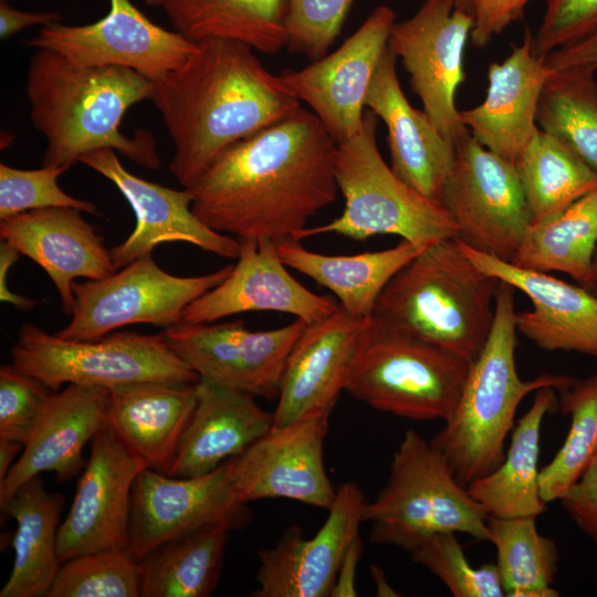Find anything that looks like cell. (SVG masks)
<instances>
[{
    "label": "cell",
    "mask_w": 597,
    "mask_h": 597,
    "mask_svg": "<svg viewBox=\"0 0 597 597\" xmlns=\"http://www.w3.org/2000/svg\"><path fill=\"white\" fill-rule=\"evenodd\" d=\"M354 0H287L285 46L311 61L327 54Z\"/></svg>",
    "instance_id": "7bdbcfd3"
},
{
    "label": "cell",
    "mask_w": 597,
    "mask_h": 597,
    "mask_svg": "<svg viewBox=\"0 0 597 597\" xmlns=\"http://www.w3.org/2000/svg\"><path fill=\"white\" fill-rule=\"evenodd\" d=\"M473 22L454 0H425L412 17L394 23L388 40L425 113L454 147L470 134L454 97L464 80L463 52Z\"/></svg>",
    "instance_id": "4fadbf2b"
},
{
    "label": "cell",
    "mask_w": 597,
    "mask_h": 597,
    "mask_svg": "<svg viewBox=\"0 0 597 597\" xmlns=\"http://www.w3.org/2000/svg\"><path fill=\"white\" fill-rule=\"evenodd\" d=\"M54 391L12 364L0 367V439L24 446Z\"/></svg>",
    "instance_id": "ee69618b"
},
{
    "label": "cell",
    "mask_w": 597,
    "mask_h": 597,
    "mask_svg": "<svg viewBox=\"0 0 597 597\" xmlns=\"http://www.w3.org/2000/svg\"><path fill=\"white\" fill-rule=\"evenodd\" d=\"M197 400L196 384L138 381L109 388L106 421L147 468L169 474Z\"/></svg>",
    "instance_id": "f1b7e54d"
},
{
    "label": "cell",
    "mask_w": 597,
    "mask_h": 597,
    "mask_svg": "<svg viewBox=\"0 0 597 597\" xmlns=\"http://www.w3.org/2000/svg\"><path fill=\"white\" fill-rule=\"evenodd\" d=\"M46 597H140L138 563L126 549L75 556L61 564Z\"/></svg>",
    "instance_id": "ab89813d"
},
{
    "label": "cell",
    "mask_w": 597,
    "mask_h": 597,
    "mask_svg": "<svg viewBox=\"0 0 597 597\" xmlns=\"http://www.w3.org/2000/svg\"><path fill=\"white\" fill-rule=\"evenodd\" d=\"M216 524L171 541L138 562L142 597H207L218 585L229 534Z\"/></svg>",
    "instance_id": "836d02e7"
},
{
    "label": "cell",
    "mask_w": 597,
    "mask_h": 597,
    "mask_svg": "<svg viewBox=\"0 0 597 597\" xmlns=\"http://www.w3.org/2000/svg\"><path fill=\"white\" fill-rule=\"evenodd\" d=\"M455 534L430 536L410 552L411 559L438 577L454 597L506 596L496 564L472 566Z\"/></svg>",
    "instance_id": "60d3db41"
},
{
    "label": "cell",
    "mask_w": 597,
    "mask_h": 597,
    "mask_svg": "<svg viewBox=\"0 0 597 597\" xmlns=\"http://www.w3.org/2000/svg\"><path fill=\"white\" fill-rule=\"evenodd\" d=\"M441 202L458 227L457 239L506 262L533 223L515 164L471 134L455 145Z\"/></svg>",
    "instance_id": "8fae6325"
},
{
    "label": "cell",
    "mask_w": 597,
    "mask_h": 597,
    "mask_svg": "<svg viewBox=\"0 0 597 597\" xmlns=\"http://www.w3.org/2000/svg\"><path fill=\"white\" fill-rule=\"evenodd\" d=\"M82 212L52 207L0 220L1 240L43 269L67 316L73 313L75 279L100 280L116 271L104 238Z\"/></svg>",
    "instance_id": "cb8c5ba5"
},
{
    "label": "cell",
    "mask_w": 597,
    "mask_h": 597,
    "mask_svg": "<svg viewBox=\"0 0 597 597\" xmlns=\"http://www.w3.org/2000/svg\"><path fill=\"white\" fill-rule=\"evenodd\" d=\"M240 252L230 275L190 303L182 322L213 323L244 313L272 311L312 324L339 307L329 296L318 295L302 285L287 271L271 239H240Z\"/></svg>",
    "instance_id": "44dd1931"
},
{
    "label": "cell",
    "mask_w": 597,
    "mask_h": 597,
    "mask_svg": "<svg viewBox=\"0 0 597 597\" xmlns=\"http://www.w3.org/2000/svg\"><path fill=\"white\" fill-rule=\"evenodd\" d=\"M371 576L378 596H396V591L387 583L384 572L376 565L371 566Z\"/></svg>",
    "instance_id": "db71d44e"
},
{
    "label": "cell",
    "mask_w": 597,
    "mask_h": 597,
    "mask_svg": "<svg viewBox=\"0 0 597 597\" xmlns=\"http://www.w3.org/2000/svg\"><path fill=\"white\" fill-rule=\"evenodd\" d=\"M548 73L526 30L522 44L502 63L490 64L486 96L475 107L459 111L461 122L478 143L515 164L540 129L537 106Z\"/></svg>",
    "instance_id": "484cf974"
},
{
    "label": "cell",
    "mask_w": 597,
    "mask_h": 597,
    "mask_svg": "<svg viewBox=\"0 0 597 597\" xmlns=\"http://www.w3.org/2000/svg\"><path fill=\"white\" fill-rule=\"evenodd\" d=\"M78 163L113 182L135 213L133 232L109 249L116 271L166 242H187L218 256L238 258L240 241L203 223L192 211L187 188L171 189L134 175L108 148L90 151Z\"/></svg>",
    "instance_id": "d6986e66"
},
{
    "label": "cell",
    "mask_w": 597,
    "mask_h": 597,
    "mask_svg": "<svg viewBox=\"0 0 597 597\" xmlns=\"http://www.w3.org/2000/svg\"><path fill=\"white\" fill-rule=\"evenodd\" d=\"M328 417L272 428L242 454L230 459L243 503L283 498L328 510L336 496L324 463Z\"/></svg>",
    "instance_id": "ffe728a7"
},
{
    "label": "cell",
    "mask_w": 597,
    "mask_h": 597,
    "mask_svg": "<svg viewBox=\"0 0 597 597\" xmlns=\"http://www.w3.org/2000/svg\"><path fill=\"white\" fill-rule=\"evenodd\" d=\"M582 286L597 296V245L593 255L589 275Z\"/></svg>",
    "instance_id": "11a10c76"
},
{
    "label": "cell",
    "mask_w": 597,
    "mask_h": 597,
    "mask_svg": "<svg viewBox=\"0 0 597 597\" xmlns=\"http://www.w3.org/2000/svg\"><path fill=\"white\" fill-rule=\"evenodd\" d=\"M515 167L533 223L559 213L597 187V172L561 139L542 129Z\"/></svg>",
    "instance_id": "d590c367"
},
{
    "label": "cell",
    "mask_w": 597,
    "mask_h": 597,
    "mask_svg": "<svg viewBox=\"0 0 597 597\" xmlns=\"http://www.w3.org/2000/svg\"><path fill=\"white\" fill-rule=\"evenodd\" d=\"M597 245V187L559 213L531 224L510 263L541 272H563L582 285Z\"/></svg>",
    "instance_id": "e575fe53"
},
{
    "label": "cell",
    "mask_w": 597,
    "mask_h": 597,
    "mask_svg": "<svg viewBox=\"0 0 597 597\" xmlns=\"http://www.w3.org/2000/svg\"><path fill=\"white\" fill-rule=\"evenodd\" d=\"M64 166H41L19 169L0 164V220L25 211L52 207H70L91 214L98 213L95 203L66 193L59 177Z\"/></svg>",
    "instance_id": "b9f144b4"
},
{
    "label": "cell",
    "mask_w": 597,
    "mask_h": 597,
    "mask_svg": "<svg viewBox=\"0 0 597 597\" xmlns=\"http://www.w3.org/2000/svg\"><path fill=\"white\" fill-rule=\"evenodd\" d=\"M500 282L468 258L457 238L440 240L394 275L371 316L472 364L492 329Z\"/></svg>",
    "instance_id": "277c9868"
},
{
    "label": "cell",
    "mask_w": 597,
    "mask_h": 597,
    "mask_svg": "<svg viewBox=\"0 0 597 597\" xmlns=\"http://www.w3.org/2000/svg\"><path fill=\"white\" fill-rule=\"evenodd\" d=\"M558 501L574 524L597 545V455Z\"/></svg>",
    "instance_id": "bcb514c9"
},
{
    "label": "cell",
    "mask_w": 597,
    "mask_h": 597,
    "mask_svg": "<svg viewBox=\"0 0 597 597\" xmlns=\"http://www.w3.org/2000/svg\"><path fill=\"white\" fill-rule=\"evenodd\" d=\"M515 289L501 281L494 322L479 356L470 364L457 405L430 443L447 459L457 480L468 485L498 469L521 401L544 387L556 390L573 377L542 374L523 380L515 364Z\"/></svg>",
    "instance_id": "5b68a950"
},
{
    "label": "cell",
    "mask_w": 597,
    "mask_h": 597,
    "mask_svg": "<svg viewBox=\"0 0 597 597\" xmlns=\"http://www.w3.org/2000/svg\"><path fill=\"white\" fill-rule=\"evenodd\" d=\"M368 320L339 306L328 317L306 325L285 364L273 426L329 417L345 390Z\"/></svg>",
    "instance_id": "7402d4cb"
},
{
    "label": "cell",
    "mask_w": 597,
    "mask_h": 597,
    "mask_svg": "<svg viewBox=\"0 0 597 597\" xmlns=\"http://www.w3.org/2000/svg\"><path fill=\"white\" fill-rule=\"evenodd\" d=\"M557 391L558 409L570 423L564 443L540 470L541 494L547 504L559 500L597 455V374L573 377Z\"/></svg>",
    "instance_id": "f35d334b"
},
{
    "label": "cell",
    "mask_w": 597,
    "mask_h": 597,
    "mask_svg": "<svg viewBox=\"0 0 597 597\" xmlns=\"http://www.w3.org/2000/svg\"><path fill=\"white\" fill-rule=\"evenodd\" d=\"M63 17L55 11H23L0 0V39L2 41L29 27H45L61 22Z\"/></svg>",
    "instance_id": "681fc988"
},
{
    "label": "cell",
    "mask_w": 597,
    "mask_h": 597,
    "mask_svg": "<svg viewBox=\"0 0 597 597\" xmlns=\"http://www.w3.org/2000/svg\"><path fill=\"white\" fill-rule=\"evenodd\" d=\"M108 1L103 18L82 25L52 23L25 43L75 65L126 67L150 80L178 69L197 50L198 43L156 24L132 0Z\"/></svg>",
    "instance_id": "9a60e30c"
},
{
    "label": "cell",
    "mask_w": 597,
    "mask_h": 597,
    "mask_svg": "<svg viewBox=\"0 0 597 597\" xmlns=\"http://www.w3.org/2000/svg\"><path fill=\"white\" fill-rule=\"evenodd\" d=\"M395 22L394 10L379 6L336 51L277 75L281 85L307 104L337 144L362 128L366 95Z\"/></svg>",
    "instance_id": "2e32d148"
},
{
    "label": "cell",
    "mask_w": 597,
    "mask_h": 597,
    "mask_svg": "<svg viewBox=\"0 0 597 597\" xmlns=\"http://www.w3.org/2000/svg\"><path fill=\"white\" fill-rule=\"evenodd\" d=\"M338 144L303 107L224 149L187 189L195 214L239 239L294 238L336 201Z\"/></svg>",
    "instance_id": "6da1fadb"
},
{
    "label": "cell",
    "mask_w": 597,
    "mask_h": 597,
    "mask_svg": "<svg viewBox=\"0 0 597 597\" xmlns=\"http://www.w3.org/2000/svg\"><path fill=\"white\" fill-rule=\"evenodd\" d=\"M251 517L235 492L230 460L191 478L145 468L133 486L126 551L138 563L171 541L216 524L241 530Z\"/></svg>",
    "instance_id": "7c38bea8"
},
{
    "label": "cell",
    "mask_w": 597,
    "mask_h": 597,
    "mask_svg": "<svg viewBox=\"0 0 597 597\" xmlns=\"http://www.w3.org/2000/svg\"><path fill=\"white\" fill-rule=\"evenodd\" d=\"M109 388L67 385L54 391L21 457L0 483V506L28 480L53 472L57 481L78 474L86 462L82 451L86 442L107 425Z\"/></svg>",
    "instance_id": "4316f807"
},
{
    "label": "cell",
    "mask_w": 597,
    "mask_h": 597,
    "mask_svg": "<svg viewBox=\"0 0 597 597\" xmlns=\"http://www.w3.org/2000/svg\"><path fill=\"white\" fill-rule=\"evenodd\" d=\"M366 501L360 486L346 482L336 490L328 515L311 538L298 525L286 528L270 548L258 552V588L253 597L331 596L338 568L359 536Z\"/></svg>",
    "instance_id": "ac0fdd59"
},
{
    "label": "cell",
    "mask_w": 597,
    "mask_h": 597,
    "mask_svg": "<svg viewBox=\"0 0 597 597\" xmlns=\"http://www.w3.org/2000/svg\"><path fill=\"white\" fill-rule=\"evenodd\" d=\"M454 7L457 10L473 15V0H454Z\"/></svg>",
    "instance_id": "9f6ffc18"
},
{
    "label": "cell",
    "mask_w": 597,
    "mask_h": 597,
    "mask_svg": "<svg viewBox=\"0 0 597 597\" xmlns=\"http://www.w3.org/2000/svg\"><path fill=\"white\" fill-rule=\"evenodd\" d=\"M597 32V0H547L542 23L533 35L537 56L573 44Z\"/></svg>",
    "instance_id": "f6af8a7d"
},
{
    "label": "cell",
    "mask_w": 597,
    "mask_h": 597,
    "mask_svg": "<svg viewBox=\"0 0 597 597\" xmlns=\"http://www.w3.org/2000/svg\"><path fill=\"white\" fill-rule=\"evenodd\" d=\"M145 468L108 425L93 437L71 509L59 526L61 564L86 553L127 549L133 486Z\"/></svg>",
    "instance_id": "e0dca14e"
},
{
    "label": "cell",
    "mask_w": 597,
    "mask_h": 597,
    "mask_svg": "<svg viewBox=\"0 0 597 597\" xmlns=\"http://www.w3.org/2000/svg\"><path fill=\"white\" fill-rule=\"evenodd\" d=\"M23 446L8 440L0 439V483L7 478L11 467L13 465V459Z\"/></svg>",
    "instance_id": "f5cc1de1"
},
{
    "label": "cell",
    "mask_w": 597,
    "mask_h": 597,
    "mask_svg": "<svg viewBox=\"0 0 597 597\" xmlns=\"http://www.w3.org/2000/svg\"><path fill=\"white\" fill-rule=\"evenodd\" d=\"M20 252L6 241L0 245V301L9 303L18 310L30 311L35 307L38 301L21 296L11 292L7 285L8 272L18 261Z\"/></svg>",
    "instance_id": "816d5d0a"
},
{
    "label": "cell",
    "mask_w": 597,
    "mask_h": 597,
    "mask_svg": "<svg viewBox=\"0 0 597 597\" xmlns=\"http://www.w3.org/2000/svg\"><path fill=\"white\" fill-rule=\"evenodd\" d=\"M488 519L444 455L413 429L405 432L386 484L363 512V522L371 524L373 543L409 553L444 532L489 542Z\"/></svg>",
    "instance_id": "52a82bcc"
},
{
    "label": "cell",
    "mask_w": 597,
    "mask_h": 597,
    "mask_svg": "<svg viewBox=\"0 0 597 597\" xmlns=\"http://www.w3.org/2000/svg\"><path fill=\"white\" fill-rule=\"evenodd\" d=\"M306 325L296 318L279 328L250 331L241 320L181 322L161 333L200 378L273 400L279 397L290 353Z\"/></svg>",
    "instance_id": "5bb4252c"
},
{
    "label": "cell",
    "mask_w": 597,
    "mask_h": 597,
    "mask_svg": "<svg viewBox=\"0 0 597 597\" xmlns=\"http://www.w3.org/2000/svg\"><path fill=\"white\" fill-rule=\"evenodd\" d=\"M396 61L397 56L387 48L369 85L365 106L387 127L394 172L425 197L441 202L455 147L423 109L411 106L401 90Z\"/></svg>",
    "instance_id": "d4e9b609"
},
{
    "label": "cell",
    "mask_w": 597,
    "mask_h": 597,
    "mask_svg": "<svg viewBox=\"0 0 597 597\" xmlns=\"http://www.w3.org/2000/svg\"><path fill=\"white\" fill-rule=\"evenodd\" d=\"M470 364L373 316L355 352L345 391L371 408L411 420H446Z\"/></svg>",
    "instance_id": "ba28073f"
},
{
    "label": "cell",
    "mask_w": 597,
    "mask_h": 597,
    "mask_svg": "<svg viewBox=\"0 0 597 597\" xmlns=\"http://www.w3.org/2000/svg\"><path fill=\"white\" fill-rule=\"evenodd\" d=\"M253 51L206 39L181 66L151 78L150 101L175 147L169 170L184 188L229 146L301 107Z\"/></svg>",
    "instance_id": "7a4b0ae2"
},
{
    "label": "cell",
    "mask_w": 597,
    "mask_h": 597,
    "mask_svg": "<svg viewBox=\"0 0 597 597\" xmlns=\"http://www.w3.org/2000/svg\"><path fill=\"white\" fill-rule=\"evenodd\" d=\"M301 241H276L283 263L329 290L339 306L367 318L388 282L426 247L401 240L396 247L353 255H328L304 248Z\"/></svg>",
    "instance_id": "f546056e"
},
{
    "label": "cell",
    "mask_w": 597,
    "mask_h": 597,
    "mask_svg": "<svg viewBox=\"0 0 597 597\" xmlns=\"http://www.w3.org/2000/svg\"><path fill=\"white\" fill-rule=\"evenodd\" d=\"M153 81L118 66H80L35 49L27 70L30 121L45 139L41 166L71 167L93 150L108 148L135 164L160 167L155 137L146 129L122 133L125 113L150 100Z\"/></svg>",
    "instance_id": "3957f363"
},
{
    "label": "cell",
    "mask_w": 597,
    "mask_h": 597,
    "mask_svg": "<svg viewBox=\"0 0 597 597\" xmlns=\"http://www.w3.org/2000/svg\"><path fill=\"white\" fill-rule=\"evenodd\" d=\"M60 493L46 492L40 475L24 482L1 507V520L17 521L11 574L0 597H46L61 566L57 557Z\"/></svg>",
    "instance_id": "1f68e13d"
},
{
    "label": "cell",
    "mask_w": 597,
    "mask_h": 597,
    "mask_svg": "<svg viewBox=\"0 0 597 597\" xmlns=\"http://www.w3.org/2000/svg\"><path fill=\"white\" fill-rule=\"evenodd\" d=\"M530 0H473L472 43L478 48L486 46L491 40L502 33L512 22L523 15Z\"/></svg>",
    "instance_id": "7dc6e473"
},
{
    "label": "cell",
    "mask_w": 597,
    "mask_h": 597,
    "mask_svg": "<svg viewBox=\"0 0 597 597\" xmlns=\"http://www.w3.org/2000/svg\"><path fill=\"white\" fill-rule=\"evenodd\" d=\"M555 388L536 390L531 408L517 421L498 469L470 482L467 489L492 517H537L546 511L540 489V440L546 415L558 409Z\"/></svg>",
    "instance_id": "4dcf8cb0"
},
{
    "label": "cell",
    "mask_w": 597,
    "mask_h": 597,
    "mask_svg": "<svg viewBox=\"0 0 597 597\" xmlns=\"http://www.w3.org/2000/svg\"><path fill=\"white\" fill-rule=\"evenodd\" d=\"M545 64L549 72L570 67L597 70V32L548 53Z\"/></svg>",
    "instance_id": "c3c4849f"
},
{
    "label": "cell",
    "mask_w": 597,
    "mask_h": 597,
    "mask_svg": "<svg viewBox=\"0 0 597 597\" xmlns=\"http://www.w3.org/2000/svg\"><path fill=\"white\" fill-rule=\"evenodd\" d=\"M175 31L192 42L226 39L274 54L286 43L287 0H168Z\"/></svg>",
    "instance_id": "d6a6232c"
},
{
    "label": "cell",
    "mask_w": 597,
    "mask_h": 597,
    "mask_svg": "<svg viewBox=\"0 0 597 597\" xmlns=\"http://www.w3.org/2000/svg\"><path fill=\"white\" fill-rule=\"evenodd\" d=\"M458 242L483 272L522 291L532 311L516 313V332L543 350L574 352L597 359V296L547 272L523 269Z\"/></svg>",
    "instance_id": "603a6c76"
},
{
    "label": "cell",
    "mask_w": 597,
    "mask_h": 597,
    "mask_svg": "<svg viewBox=\"0 0 597 597\" xmlns=\"http://www.w3.org/2000/svg\"><path fill=\"white\" fill-rule=\"evenodd\" d=\"M197 400L169 475L207 474L242 454L273 426V412L255 397L207 379L196 383Z\"/></svg>",
    "instance_id": "83f0119b"
},
{
    "label": "cell",
    "mask_w": 597,
    "mask_h": 597,
    "mask_svg": "<svg viewBox=\"0 0 597 597\" xmlns=\"http://www.w3.org/2000/svg\"><path fill=\"white\" fill-rule=\"evenodd\" d=\"M233 264L197 276L164 271L146 254L100 280L74 282L71 321L55 333L69 341H94L127 325L164 329L182 322L185 308L220 284Z\"/></svg>",
    "instance_id": "30bf717a"
},
{
    "label": "cell",
    "mask_w": 597,
    "mask_h": 597,
    "mask_svg": "<svg viewBox=\"0 0 597 597\" xmlns=\"http://www.w3.org/2000/svg\"><path fill=\"white\" fill-rule=\"evenodd\" d=\"M376 115L367 111L359 132L338 144L335 177L345 207L334 220L305 228L296 241L335 233L363 241L379 234L398 235L416 245L458 238L459 230L446 207L399 178L377 146Z\"/></svg>",
    "instance_id": "8992f818"
},
{
    "label": "cell",
    "mask_w": 597,
    "mask_h": 597,
    "mask_svg": "<svg viewBox=\"0 0 597 597\" xmlns=\"http://www.w3.org/2000/svg\"><path fill=\"white\" fill-rule=\"evenodd\" d=\"M11 364L51 390L62 385L113 388L138 381L196 384L200 377L166 343L163 333L112 332L94 341H69L23 323Z\"/></svg>",
    "instance_id": "9c48e42d"
},
{
    "label": "cell",
    "mask_w": 597,
    "mask_h": 597,
    "mask_svg": "<svg viewBox=\"0 0 597 597\" xmlns=\"http://www.w3.org/2000/svg\"><path fill=\"white\" fill-rule=\"evenodd\" d=\"M362 551V540L357 536L343 557L331 596L354 597L357 595L355 577Z\"/></svg>",
    "instance_id": "f907efd6"
},
{
    "label": "cell",
    "mask_w": 597,
    "mask_h": 597,
    "mask_svg": "<svg viewBox=\"0 0 597 597\" xmlns=\"http://www.w3.org/2000/svg\"><path fill=\"white\" fill-rule=\"evenodd\" d=\"M148 7H160L163 8L168 0H142Z\"/></svg>",
    "instance_id": "6f0895ef"
},
{
    "label": "cell",
    "mask_w": 597,
    "mask_h": 597,
    "mask_svg": "<svg viewBox=\"0 0 597 597\" xmlns=\"http://www.w3.org/2000/svg\"><path fill=\"white\" fill-rule=\"evenodd\" d=\"M535 516L488 519L489 542L506 596L556 597L552 587L558 568L556 543L536 528Z\"/></svg>",
    "instance_id": "74e56055"
},
{
    "label": "cell",
    "mask_w": 597,
    "mask_h": 597,
    "mask_svg": "<svg viewBox=\"0 0 597 597\" xmlns=\"http://www.w3.org/2000/svg\"><path fill=\"white\" fill-rule=\"evenodd\" d=\"M594 69L549 72L537 106L540 129L561 139L597 172V81Z\"/></svg>",
    "instance_id": "8d00e7d4"
}]
</instances>
